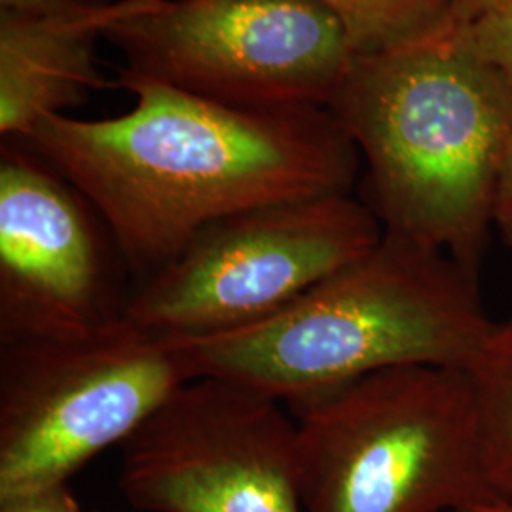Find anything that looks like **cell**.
<instances>
[{"label":"cell","instance_id":"13","mask_svg":"<svg viewBox=\"0 0 512 512\" xmlns=\"http://www.w3.org/2000/svg\"><path fill=\"white\" fill-rule=\"evenodd\" d=\"M440 35L494 69L512 90V0L463 27L442 31Z\"/></svg>","mask_w":512,"mask_h":512},{"label":"cell","instance_id":"14","mask_svg":"<svg viewBox=\"0 0 512 512\" xmlns=\"http://www.w3.org/2000/svg\"><path fill=\"white\" fill-rule=\"evenodd\" d=\"M0 512H82V509L67 482L25 494L0 497Z\"/></svg>","mask_w":512,"mask_h":512},{"label":"cell","instance_id":"19","mask_svg":"<svg viewBox=\"0 0 512 512\" xmlns=\"http://www.w3.org/2000/svg\"><path fill=\"white\" fill-rule=\"evenodd\" d=\"M95 512H101V511H95Z\"/></svg>","mask_w":512,"mask_h":512},{"label":"cell","instance_id":"7","mask_svg":"<svg viewBox=\"0 0 512 512\" xmlns=\"http://www.w3.org/2000/svg\"><path fill=\"white\" fill-rule=\"evenodd\" d=\"M382 236L380 220L353 194L249 209L205 226L139 283L124 317L162 338L243 329L291 306Z\"/></svg>","mask_w":512,"mask_h":512},{"label":"cell","instance_id":"9","mask_svg":"<svg viewBox=\"0 0 512 512\" xmlns=\"http://www.w3.org/2000/svg\"><path fill=\"white\" fill-rule=\"evenodd\" d=\"M128 266L73 184L19 141L0 156V342L73 336L126 315Z\"/></svg>","mask_w":512,"mask_h":512},{"label":"cell","instance_id":"1","mask_svg":"<svg viewBox=\"0 0 512 512\" xmlns=\"http://www.w3.org/2000/svg\"><path fill=\"white\" fill-rule=\"evenodd\" d=\"M116 86L135 97L128 112L50 116L19 143L92 203L137 285L217 220L353 194L361 179L327 107L241 109L124 71Z\"/></svg>","mask_w":512,"mask_h":512},{"label":"cell","instance_id":"15","mask_svg":"<svg viewBox=\"0 0 512 512\" xmlns=\"http://www.w3.org/2000/svg\"><path fill=\"white\" fill-rule=\"evenodd\" d=\"M99 2L103 0H0V12L25 18H54L82 12Z\"/></svg>","mask_w":512,"mask_h":512},{"label":"cell","instance_id":"8","mask_svg":"<svg viewBox=\"0 0 512 512\" xmlns=\"http://www.w3.org/2000/svg\"><path fill=\"white\" fill-rule=\"evenodd\" d=\"M118 486L141 512H304L293 416L256 389L194 378L122 444Z\"/></svg>","mask_w":512,"mask_h":512},{"label":"cell","instance_id":"12","mask_svg":"<svg viewBox=\"0 0 512 512\" xmlns=\"http://www.w3.org/2000/svg\"><path fill=\"white\" fill-rule=\"evenodd\" d=\"M346 23L357 54L397 48L446 29L450 0H321Z\"/></svg>","mask_w":512,"mask_h":512},{"label":"cell","instance_id":"3","mask_svg":"<svg viewBox=\"0 0 512 512\" xmlns=\"http://www.w3.org/2000/svg\"><path fill=\"white\" fill-rule=\"evenodd\" d=\"M494 325L480 270L384 232L374 249L272 317L169 340L192 380L217 378L289 404L395 366L467 370Z\"/></svg>","mask_w":512,"mask_h":512},{"label":"cell","instance_id":"17","mask_svg":"<svg viewBox=\"0 0 512 512\" xmlns=\"http://www.w3.org/2000/svg\"><path fill=\"white\" fill-rule=\"evenodd\" d=\"M509 0H450V14L444 31H452L463 27L476 18L484 16L486 12H492Z\"/></svg>","mask_w":512,"mask_h":512},{"label":"cell","instance_id":"5","mask_svg":"<svg viewBox=\"0 0 512 512\" xmlns=\"http://www.w3.org/2000/svg\"><path fill=\"white\" fill-rule=\"evenodd\" d=\"M190 380L169 338L126 317L73 336L0 342V497L67 484Z\"/></svg>","mask_w":512,"mask_h":512},{"label":"cell","instance_id":"10","mask_svg":"<svg viewBox=\"0 0 512 512\" xmlns=\"http://www.w3.org/2000/svg\"><path fill=\"white\" fill-rule=\"evenodd\" d=\"M152 0H103L76 14L25 18L0 12V133L27 137L44 118L67 116L107 82L95 46Z\"/></svg>","mask_w":512,"mask_h":512},{"label":"cell","instance_id":"4","mask_svg":"<svg viewBox=\"0 0 512 512\" xmlns=\"http://www.w3.org/2000/svg\"><path fill=\"white\" fill-rule=\"evenodd\" d=\"M287 410L304 512H458L492 503L465 370L385 368Z\"/></svg>","mask_w":512,"mask_h":512},{"label":"cell","instance_id":"18","mask_svg":"<svg viewBox=\"0 0 512 512\" xmlns=\"http://www.w3.org/2000/svg\"><path fill=\"white\" fill-rule=\"evenodd\" d=\"M458 512H512V509L505 505H499V503H473Z\"/></svg>","mask_w":512,"mask_h":512},{"label":"cell","instance_id":"6","mask_svg":"<svg viewBox=\"0 0 512 512\" xmlns=\"http://www.w3.org/2000/svg\"><path fill=\"white\" fill-rule=\"evenodd\" d=\"M107 40L124 73L241 109H329L357 57L321 0H152Z\"/></svg>","mask_w":512,"mask_h":512},{"label":"cell","instance_id":"11","mask_svg":"<svg viewBox=\"0 0 512 512\" xmlns=\"http://www.w3.org/2000/svg\"><path fill=\"white\" fill-rule=\"evenodd\" d=\"M465 372L488 494L512 509V317L495 323Z\"/></svg>","mask_w":512,"mask_h":512},{"label":"cell","instance_id":"16","mask_svg":"<svg viewBox=\"0 0 512 512\" xmlns=\"http://www.w3.org/2000/svg\"><path fill=\"white\" fill-rule=\"evenodd\" d=\"M494 228H497L501 239L512 247V141L495 188Z\"/></svg>","mask_w":512,"mask_h":512},{"label":"cell","instance_id":"2","mask_svg":"<svg viewBox=\"0 0 512 512\" xmlns=\"http://www.w3.org/2000/svg\"><path fill=\"white\" fill-rule=\"evenodd\" d=\"M330 110L384 232L480 270L512 141L511 86L444 35L357 54Z\"/></svg>","mask_w":512,"mask_h":512}]
</instances>
